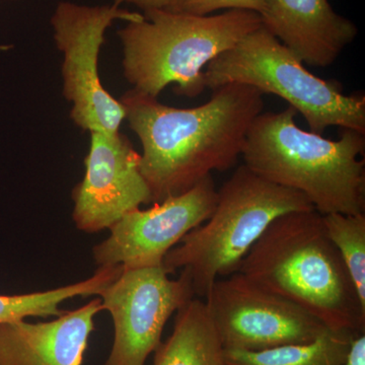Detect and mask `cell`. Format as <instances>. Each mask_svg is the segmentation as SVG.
<instances>
[{
  "instance_id": "1",
  "label": "cell",
  "mask_w": 365,
  "mask_h": 365,
  "mask_svg": "<svg viewBox=\"0 0 365 365\" xmlns=\"http://www.w3.org/2000/svg\"><path fill=\"white\" fill-rule=\"evenodd\" d=\"M263 96L252 86L228 83L213 90L205 104L179 109L133 88L124 93L119 101L143 145L140 172L151 203L188 191L213 170L234 167L263 112Z\"/></svg>"
},
{
  "instance_id": "2",
  "label": "cell",
  "mask_w": 365,
  "mask_h": 365,
  "mask_svg": "<svg viewBox=\"0 0 365 365\" xmlns=\"http://www.w3.org/2000/svg\"><path fill=\"white\" fill-rule=\"evenodd\" d=\"M237 272L304 307L330 330L365 333V307L314 209L276 218Z\"/></svg>"
},
{
  "instance_id": "3",
  "label": "cell",
  "mask_w": 365,
  "mask_h": 365,
  "mask_svg": "<svg viewBox=\"0 0 365 365\" xmlns=\"http://www.w3.org/2000/svg\"><path fill=\"white\" fill-rule=\"evenodd\" d=\"M288 106L261 113L242 150L244 165L267 181L304 194L319 215L365 213L364 134L342 129L339 140L306 131Z\"/></svg>"
},
{
  "instance_id": "4",
  "label": "cell",
  "mask_w": 365,
  "mask_h": 365,
  "mask_svg": "<svg viewBox=\"0 0 365 365\" xmlns=\"http://www.w3.org/2000/svg\"><path fill=\"white\" fill-rule=\"evenodd\" d=\"M143 16L118 37L125 78L153 98L170 85L182 97L196 98L206 88L204 67L262 26L260 14L242 9L202 16L151 9Z\"/></svg>"
},
{
  "instance_id": "5",
  "label": "cell",
  "mask_w": 365,
  "mask_h": 365,
  "mask_svg": "<svg viewBox=\"0 0 365 365\" xmlns=\"http://www.w3.org/2000/svg\"><path fill=\"white\" fill-rule=\"evenodd\" d=\"M313 209L304 194L269 182L242 165L218 190L212 215L165 255L163 268L169 274L181 269L194 295L205 299L216 280L237 272L276 218Z\"/></svg>"
},
{
  "instance_id": "6",
  "label": "cell",
  "mask_w": 365,
  "mask_h": 365,
  "mask_svg": "<svg viewBox=\"0 0 365 365\" xmlns=\"http://www.w3.org/2000/svg\"><path fill=\"white\" fill-rule=\"evenodd\" d=\"M204 83L210 90L240 83L263 95L277 96L302 114L311 131L319 135L331 126L365 135L364 96L344 95L339 81L314 76L292 50L262 26L209 62Z\"/></svg>"
},
{
  "instance_id": "7",
  "label": "cell",
  "mask_w": 365,
  "mask_h": 365,
  "mask_svg": "<svg viewBox=\"0 0 365 365\" xmlns=\"http://www.w3.org/2000/svg\"><path fill=\"white\" fill-rule=\"evenodd\" d=\"M117 20L135 23L144 16L114 4L60 1L51 16L55 44L63 54V96L72 105L71 119L83 131L119 132L126 117L123 105L106 90L98 72L106 31Z\"/></svg>"
},
{
  "instance_id": "8",
  "label": "cell",
  "mask_w": 365,
  "mask_h": 365,
  "mask_svg": "<svg viewBox=\"0 0 365 365\" xmlns=\"http://www.w3.org/2000/svg\"><path fill=\"white\" fill-rule=\"evenodd\" d=\"M204 302L225 350L258 352L304 344L330 330L304 307L239 272L216 280Z\"/></svg>"
},
{
  "instance_id": "9",
  "label": "cell",
  "mask_w": 365,
  "mask_h": 365,
  "mask_svg": "<svg viewBox=\"0 0 365 365\" xmlns=\"http://www.w3.org/2000/svg\"><path fill=\"white\" fill-rule=\"evenodd\" d=\"M169 275L163 265L124 268L98 295L114 326L111 352L104 365H145L162 343L167 322L194 297L184 271L178 279Z\"/></svg>"
},
{
  "instance_id": "10",
  "label": "cell",
  "mask_w": 365,
  "mask_h": 365,
  "mask_svg": "<svg viewBox=\"0 0 365 365\" xmlns=\"http://www.w3.org/2000/svg\"><path fill=\"white\" fill-rule=\"evenodd\" d=\"M216 201L217 190L210 175L180 195L132 210L109 228L108 239L93 247V260L98 267L163 265L165 255L212 215Z\"/></svg>"
},
{
  "instance_id": "11",
  "label": "cell",
  "mask_w": 365,
  "mask_h": 365,
  "mask_svg": "<svg viewBox=\"0 0 365 365\" xmlns=\"http://www.w3.org/2000/svg\"><path fill=\"white\" fill-rule=\"evenodd\" d=\"M83 180L72 190V220L78 230L96 234L143 204L151 203L140 172V153L120 132H90Z\"/></svg>"
},
{
  "instance_id": "12",
  "label": "cell",
  "mask_w": 365,
  "mask_h": 365,
  "mask_svg": "<svg viewBox=\"0 0 365 365\" xmlns=\"http://www.w3.org/2000/svg\"><path fill=\"white\" fill-rule=\"evenodd\" d=\"M260 18L264 29L314 67L332 66L359 33L328 0H266Z\"/></svg>"
},
{
  "instance_id": "13",
  "label": "cell",
  "mask_w": 365,
  "mask_h": 365,
  "mask_svg": "<svg viewBox=\"0 0 365 365\" xmlns=\"http://www.w3.org/2000/svg\"><path fill=\"white\" fill-rule=\"evenodd\" d=\"M102 311V300L93 299L50 322L0 324V365H83Z\"/></svg>"
},
{
  "instance_id": "14",
  "label": "cell",
  "mask_w": 365,
  "mask_h": 365,
  "mask_svg": "<svg viewBox=\"0 0 365 365\" xmlns=\"http://www.w3.org/2000/svg\"><path fill=\"white\" fill-rule=\"evenodd\" d=\"M205 302L192 299L178 309L175 326L155 351L153 365H225Z\"/></svg>"
},
{
  "instance_id": "15",
  "label": "cell",
  "mask_w": 365,
  "mask_h": 365,
  "mask_svg": "<svg viewBox=\"0 0 365 365\" xmlns=\"http://www.w3.org/2000/svg\"><path fill=\"white\" fill-rule=\"evenodd\" d=\"M123 266L98 267L88 279L47 292L16 295H0V324L20 321L28 317L61 316L66 311L62 304L73 297H88L100 295L123 271Z\"/></svg>"
},
{
  "instance_id": "16",
  "label": "cell",
  "mask_w": 365,
  "mask_h": 365,
  "mask_svg": "<svg viewBox=\"0 0 365 365\" xmlns=\"http://www.w3.org/2000/svg\"><path fill=\"white\" fill-rule=\"evenodd\" d=\"M353 335L343 331H327L313 342L280 346L258 352L225 350V365H343Z\"/></svg>"
},
{
  "instance_id": "17",
  "label": "cell",
  "mask_w": 365,
  "mask_h": 365,
  "mask_svg": "<svg viewBox=\"0 0 365 365\" xmlns=\"http://www.w3.org/2000/svg\"><path fill=\"white\" fill-rule=\"evenodd\" d=\"M329 239L339 252L365 307V213L322 215Z\"/></svg>"
},
{
  "instance_id": "18",
  "label": "cell",
  "mask_w": 365,
  "mask_h": 365,
  "mask_svg": "<svg viewBox=\"0 0 365 365\" xmlns=\"http://www.w3.org/2000/svg\"><path fill=\"white\" fill-rule=\"evenodd\" d=\"M266 0H170L168 11L174 13L209 16L220 9H242L260 14Z\"/></svg>"
},
{
  "instance_id": "19",
  "label": "cell",
  "mask_w": 365,
  "mask_h": 365,
  "mask_svg": "<svg viewBox=\"0 0 365 365\" xmlns=\"http://www.w3.org/2000/svg\"><path fill=\"white\" fill-rule=\"evenodd\" d=\"M343 365H365V333L353 338Z\"/></svg>"
},
{
  "instance_id": "20",
  "label": "cell",
  "mask_w": 365,
  "mask_h": 365,
  "mask_svg": "<svg viewBox=\"0 0 365 365\" xmlns=\"http://www.w3.org/2000/svg\"><path fill=\"white\" fill-rule=\"evenodd\" d=\"M170 0H114V4L120 6L122 4H134L143 11L151 9H167Z\"/></svg>"
},
{
  "instance_id": "21",
  "label": "cell",
  "mask_w": 365,
  "mask_h": 365,
  "mask_svg": "<svg viewBox=\"0 0 365 365\" xmlns=\"http://www.w3.org/2000/svg\"><path fill=\"white\" fill-rule=\"evenodd\" d=\"M11 46L0 45V50H1V51H7V50H11Z\"/></svg>"
},
{
  "instance_id": "22",
  "label": "cell",
  "mask_w": 365,
  "mask_h": 365,
  "mask_svg": "<svg viewBox=\"0 0 365 365\" xmlns=\"http://www.w3.org/2000/svg\"><path fill=\"white\" fill-rule=\"evenodd\" d=\"M11 1H18V0H11Z\"/></svg>"
}]
</instances>
